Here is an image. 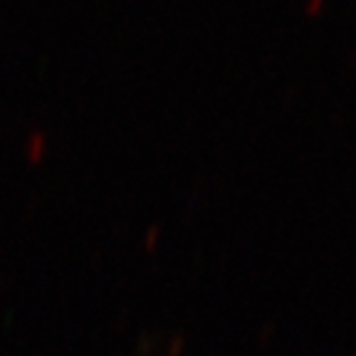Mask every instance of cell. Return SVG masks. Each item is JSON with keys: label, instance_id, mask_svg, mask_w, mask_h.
Listing matches in <instances>:
<instances>
[{"label": "cell", "instance_id": "6da1fadb", "mask_svg": "<svg viewBox=\"0 0 356 356\" xmlns=\"http://www.w3.org/2000/svg\"><path fill=\"white\" fill-rule=\"evenodd\" d=\"M327 3H329V0H305L302 6H305V13H307V15L317 17V15H322V13L327 10Z\"/></svg>", "mask_w": 356, "mask_h": 356}, {"label": "cell", "instance_id": "7a4b0ae2", "mask_svg": "<svg viewBox=\"0 0 356 356\" xmlns=\"http://www.w3.org/2000/svg\"><path fill=\"white\" fill-rule=\"evenodd\" d=\"M354 60H356V52H354Z\"/></svg>", "mask_w": 356, "mask_h": 356}]
</instances>
